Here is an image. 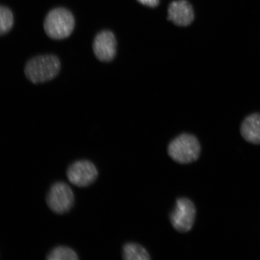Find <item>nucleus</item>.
Masks as SVG:
<instances>
[{"instance_id": "1", "label": "nucleus", "mask_w": 260, "mask_h": 260, "mask_svg": "<svg viewBox=\"0 0 260 260\" xmlns=\"http://www.w3.org/2000/svg\"><path fill=\"white\" fill-rule=\"evenodd\" d=\"M168 154L172 160L181 165L191 164L198 160L201 146L196 136L183 133L169 144Z\"/></svg>"}, {"instance_id": "2", "label": "nucleus", "mask_w": 260, "mask_h": 260, "mask_svg": "<svg viewBox=\"0 0 260 260\" xmlns=\"http://www.w3.org/2000/svg\"><path fill=\"white\" fill-rule=\"evenodd\" d=\"M60 62L54 55H42L32 58L26 64L25 74L32 83L47 82L59 73Z\"/></svg>"}, {"instance_id": "3", "label": "nucleus", "mask_w": 260, "mask_h": 260, "mask_svg": "<svg viewBox=\"0 0 260 260\" xmlns=\"http://www.w3.org/2000/svg\"><path fill=\"white\" fill-rule=\"evenodd\" d=\"M75 27V19L69 10L57 8L48 12L44 27L48 37L61 40L69 37Z\"/></svg>"}, {"instance_id": "4", "label": "nucleus", "mask_w": 260, "mask_h": 260, "mask_svg": "<svg viewBox=\"0 0 260 260\" xmlns=\"http://www.w3.org/2000/svg\"><path fill=\"white\" fill-rule=\"evenodd\" d=\"M197 209L193 201L188 198H178L170 215L171 223L177 232H189L196 219Z\"/></svg>"}, {"instance_id": "5", "label": "nucleus", "mask_w": 260, "mask_h": 260, "mask_svg": "<svg viewBox=\"0 0 260 260\" xmlns=\"http://www.w3.org/2000/svg\"><path fill=\"white\" fill-rule=\"evenodd\" d=\"M46 202L49 209L54 213H66L72 209L74 203L73 191L64 182H56L49 190Z\"/></svg>"}, {"instance_id": "6", "label": "nucleus", "mask_w": 260, "mask_h": 260, "mask_svg": "<svg viewBox=\"0 0 260 260\" xmlns=\"http://www.w3.org/2000/svg\"><path fill=\"white\" fill-rule=\"evenodd\" d=\"M67 176L71 184L79 187L90 186L96 180L99 171L93 162L87 160H77L68 168Z\"/></svg>"}, {"instance_id": "7", "label": "nucleus", "mask_w": 260, "mask_h": 260, "mask_svg": "<svg viewBox=\"0 0 260 260\" xmlns=\"http://www.w3.org/2000/svg\"><path fill=\"white\" fill-rule=\"evenodd\" d=\"M93 50L96 57L101 61L108 62L115 58L116 53V40L110 31H102L93 41Z\"/></svg>"}, {"instance_id": "8", "label": "nucleus", "mask_w": 260, "mask_h": 260, "mask_svg": "<svg viewBox=\"0 0 260 260\" xmlns=\"http://www.w3.org/2000/svg\"><path fill=\"white\" fill-rule=\"evenodd\" d=\"M192 6L187 0H176L171 3L168 8V20L181 27H186L193 21Z\"/></svg>"}, {"instance_id": "9", "label": "nucleus", "mask_w": 260, "mask_h": 260, "mask_svg": "<svg viewBox=\"0 0 260 260\" xmlns=\"http://www.w3.org/2000/svg\"><path fill=\"white\" fill-rule=\"evenodd\" d=\"M240 133L246 142L260 144V113H252L243 120Z\"/></svg>"}, {"instance_id": "10", "label": "nucleus", "mask_w": 260, "mask_h": 260, "mask_svg": "<svg viewBox=\"0 0 260 260\" xmlns=\"http://www.w3.org/2000/svg\"><path fill=\"white\" fill-rule=\"evenodd\" d=\"M122 257L125 260H150L151 256L144 246L129 242L123 245Z\"/></svg>"}, {"instance_id": "11", "label": "nucleus", "mask_w": 260, "mask_h": 260, "mask_svg": "<svg viewBox=\"0 0 260 260\" xmlns=\"http://www.w3.org/2000/svg\"><path fill=\"white\" fill-rule=\"evenodd\" d=\"M79 256L74 250L70 247L64 246H57L47 256L48 260H77Z\"/></svg>"}, {"instance_id": "12", "label": "nucleus", "mask_w": 260, "mask_h": 260, "mask_svg": "<svg viewBox=\"0 0 260 260\" xmlns=\"http://www.w3.org/2000/svg\"><path fill=\"white\" fill-rule=\"evenodd\" d=\"M14 23V15L11 10L2 5L0 8V34L2 35L7 34L11 30Z\"/></svg>"}, {"instance_id": "13", "label": "nucleus", "mask_w": 260, "mask_h": 260, "mask_svg": "<svg viewBox=\"0 0 260 260\" xmlns=\"http://www.w3.org/2000/svg\"><path fill=\"white\" fill-rule=\"evenodd\" d=\"M142 5L154 8L157 7L160 3V0H137Z\"/></svg>"}]
</instances>
